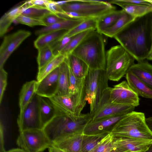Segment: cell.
Returning a JSON list of instances; mask_svg holds the SVG:
<instances>
[{
    "instance_id": "cell-1",
    "label": "cell",
    "mask_w": 152,
    "mask_h": 152,
    "mask_svg": "<svg viewBox=\"0 0 152 152\" xmlns=\"http://www.w3.org/2000/svg\"><path fill=\"white\" fill-rule=\"evenodd\" d=\"M114 38L138 62L146 59L152 39V12L135 18Z\"/></svg>"
},
{
    "instance_id": "cell-2",
    "label": "cell",
    "mask_w": 152,
    "mask_h": 152,
    "mask_svg": "<svg viewBox=\"0 0 152 152\" xmlns=\"http://www.w3.org/2000/svg\"><path fill=\"white\" fill-rule=\"evenodd\" d=\"M91 120L89 113L83 114L77 120L57 114L42 129L53 145L76 135L83 134L85 127Z\"/></svg>"
},
{
    "instance_id": "cell-3",
    "label": "cell",
    "mask_w": 152,
    "mask_h": 152,
    "mask_svg": "<svg viewBox=\"0 0 152 152\" xmlns=\"http://www.w3.org/2000/svg\"><path fill=\"white\" fill-rule=\"evenodd\" d=\"M83 60L89 69L105 70L106 53L102 34L92 31L71 53Z\"/></svg>"
},
{
    "instance_id": "cell-4",
    "label": "cell",
    "mask_w": 152,
    "mask_h": 152,
    "mask_svg": "<svg viewBox=\"0 0 152 152\" xmlns=\"http://www.w3.org/2000/svg\"><path fill=\"white\" fill-rule=\"evenodd\" d=\"M144 113L133 111L126 115L111 132L114 137L152 140V133L146 123Z\"/></svg>"
},
{
    "instance_id": "cell-5",
    "label": "cell",
    "mask_w": 152,
    "mask_h": 152,
    "mask_svg": "<svg viewBox=\"0 0 152 152\" xmlns=\"http://www.w3.org/2000/svg\"><path fill=\"white\" fill-rule=\"evenodd\" d=\"M61 7L64 12H73L72 17L75 19H97L116 10L108 1L99 0H69Z\"/></svg>"
},
{
    "instance_id": "cell-6",
    "label": "cell",
    "mask_w": 152,
    "mask_h": 152,
    "mask_svg": "<svg viewBox=\"0 0 152 152\" xmlns=\"http://www.w3.org/2000/svg\"><path fill=\"white\" fill-rule=\"evenodd\" d=\"M134 60L120 45L110 48L106 53L105 71L109 80L119 81L134 64Z\"/></svg>"
},
{
    "instance_id": "cell-7",
    "label": "cell",
    "mask_w": 152,
    "mask_h": 152,
    "mask_svg": "<svg viewBox=\"0 0 152 152\" xmlns=\"http://www.w3.org/2000/svg\"><path fill=\"white\" fill-rule=\"evenodd\" d=\"M105 70L89 69L85 78L86 100L90 105V114L95 111L103 94L109 87Z\"/></svg>"
},
{
    "instance_id": "cell-8",
    "label": "cell",
    "mask_w": 152,
    "mask_h": 152,
    "mask_svg": "<svg viewBox=\"0 0 152 152\" xmlns=\"http://www.w3.org/2000/svg\"><path fill=\"white\" fill-rule=\"evenodd\" d=\"M16 143L26 152H41L52 145L42 129H30L20 132Z\"/></svg>"
},
{
    "instance_id": "cell-9",
    "label": "cell",
    "mask_w": 152,
    "mask_h": 152,
    "mask_svg": "<svg viewBox=\"0 0 152 152\" xmlns=\"http://www.w3.org/2000/svg\"><path fill=\"white\" fill-rule=\"evenodd\" d=\"M50 99L57 110V114L65 115L74 120L79 119L85 107L86 100L70 94L59 96H54Z\"/></svg>"
},
{
    "instance_id": "cell-10",
    "label": "cell",
    "mask_w": 152,
    "mask_h": 152,
    "mask_svg": "<svg viewBox=\"0 0 152 152\" xmlns=\"http://www.w3.org/2000/svg\"><path fill=\"white\" fill-rule=\"evenodd\" d=\"M17 122L20 132L28 129H42L39 113V96L36 93L20 112Z\"/></svg>"
},
{
    "instance_id": "cell-11",
    "label": "cell",
    "mask_w": 152,
    "mask_h": 152,
    "mask_svg": "<svg viewBox=\"0 0 152 152\" xmlns=\"http://www.w3.org/2000/svg\"><path fill=\"white\" fill-rule=\"evenodd\" d=\"M110 87L104 92L99 105L91 115V121H94L113 115L127 114L134 111V106L112 102L109 99Z\"/></svg>"
},
{
    "instance_id": "cell-12",
    "label": "cell",
    "mask_w": 152,
    "mask_h": 152,
    "mask_svg": "<svg viewBox=\"0 0 152 152\" xmlns=\"http://www.w3.org/2000/svg\"><path fill=\"white\" fill-rule=\"evenodd\" d=\"M109 97L112 102L135 107L139 105V96L132 90L126 81L110 88Z\"/></svg>"
},
{
    "instance_id": "cell-13",
    "label": "cell",
    "mask_w": 152,
    "mask_h": 152,
    "mask_svg": "<svg viewBox=\"0 0 152 152\" xmlns=\"http://www.w3.org/2000/svg\"><path fill=\"white\" fill-rule=\"evenodd\" d=\"M31 34L28 31L20 30L4 37L0 47V68L3 67L11 54Z\"/></svg>"
},
{
    "instance_id": "cell-14",
    "label": "cell",
    "mask_w": 152,
    "mask_h": 152,
    "mask_svg": "<svg viewBox=\"0 0 152 152\" xmlns=\"http://www.w3.org/2000/svg\"><path fill=\"white\" fill-rule=\"evenodd\" d=\"M113 148L111 152H145L152 140L125 137H114Z\"/></svg>"
},
{
    "instance_id": "cell-15",
    "label": "cell",
    "mask_w": 152,
    "mask_h": 152,
    "mask_svg": "<svg viewBox=\"0 0 152 152\" xmlns=\"http://www.w3.org/2000/svg\"><path fill=\"white\" fill-rule=\"evenodd\" d=\"M127 114H117L96 121H91L85 127L83 134L95 135L111 133L117 124Z\"/></svg>"
},
{
    "instance_id": "cell-16",
    "label": "cell",
    "mask_w": 152,
    "mask_h": 152,
    "mask_svg": "<svg viewBox=\"0 0 152 152\" xmlns=\"http://www.w3.org/2000/svg\"><path fill=\"white\" fill-rule=\"evenodd\" d=\"M59 67L37 83L35 93L41 96L51 98L56 93L58 86Z\"/></svg>"
},
{
    "instance_id": "cell-17",
    "label": "cell",
    "mask_w": 152,
    "mask_h": 152,
    "mask_svg": "<svg viewBox=\"0 0 152 152\" xmlns=\"http://www.w3.org/2000/svg\"><path fill=\"white\" fill-rule=\"evenodd\" d=\"M131 72L152 89V65L146 61L134 63L129 68Z\"/></svg>"
},
{
    "instance_id": "cell-18",
    "label": "cell",
    "mask_w": 152,
    "mask_h": 152,
    "mask_svg": "<svg viewBox=\"0 0 152 152\" xmlns=\"http://www.w3.org/2000/svg\"><path fill=\"white\" fill-rule=\"evenodd\" d=\"M38 96L39 113L43 128L56 115L57 110L50 98Z\"/></svg>"
},
{
    "instance_id": "cell-19",
    "label": "cell",
    "mask_w": 152,
    "mask_h": 152,
    "mask_svg": "<svg viewBox=\"0 0 152 152\" xmlns=\"http://www.w3.org/2000/svg\"><path fill=\"white\" fill-rule=\"evenodd\" d=\"M126 81L132 90L138 96L152 99V89L131 72L126 75Z\"/></svg>"
},
{
    "instance_id": "cell-20",
    "label": "cell",
    "mask_w": 152,
    "mask_h": 152,
    "mask_svg": "<svg viewBox=\"0 0 152 152\" xmlns=\"http://www.w3.org/2000/svg\"><path fill=\"white\" fill-rule=\"evenodd\" d=\"M59 68L58 88L55 96L67 95L69 94V69L66 57Z\"/></svg>"
},
{
    "instance_id": "cell-21",
    "label": "cell",
    "mask_w": 152,
    "mask_h": 152,
    "mask_svg": "<svg viewBox=\"0 0 152 152\" xmlns=\"http://www.w3.org/2000/svg\"><path fill=\"white\" fill-rule=\"evenodd\" d=\"M69 67L77 78H85L89 71L88 65L81 59L72 53L66 56Z\"/></svg>"
},
{
    "instance_id": "cell-22",
    "label": "cell",
    "mask_w": 152,
    "mask_h": 152,
    "mask_svg": "<svg viewBox=\"0 0 152 152\" xmlns=\"http://www.w3.org/2000/svg\"><path fill=\"white\" fill-rule=\"evenodd\" d=\"M85 19H64L50 26H44L37 30L35 34L39 35L45 33L61 30L69 31L80 24Z\"/></svg>"
},
{
    "instance_id": "cell-23",
    "label": "cell",
    "mask_w": 152,
    "mask_h": 152,
    "mask_svg": "<svg viewBox=\"0 0 152 152\" xmlns=\"http://www.w3.org/2000/svg\"><path fill=\"white\" fill-rule=\"evenodd\" d=\"M124 11L116 10L97 19L96 30L102 34L108 28L112 26L122 15Z\"/></svg>"
},
{
    "instance_id": "cell-24",
    "label": "cell",
    "mask_w": 152,
    "mask_h": 152,
    "mask_svg": "<svg viewBox=\"0 0 152 152\" xmlns=\"http://www.w3.org/2000/svg\"><path fill=\"white\" fill-rule=\"evenodd\" d=\"M68 31L61 30L51 31L39 35L34 42L35 47L37 50L50 46L64 36Z\"/></svg>"
},
{
    "instance_id": "cell-25",
    "label": "cell",
    "mask_w": 152,
    "mask_h": 152,
    "mask_svg": "<svg viewBox=\"0 0 152 152\" xmlns=\"http://www.w3.org/2000/svg\"><path fill=\"white\" fill-rule=\"evenodd\" d=\"M83 134H78L52 145L66 152H82Z\"/></svg>"
},
{
    "instance_id": "cell-26",
    "label": "cell",
    "mask_w": 152,
    "mask_h": 152,
    "mask_svg": "<svg viewBox=\"0 0 152 152\" xmlns=\"http://www.w3.org/2000/svg\"><path fill=\"white\" fill-rule=\"evenodd\" d=\"M37 80L26 83L22 86L19 94V105L20 112L22 111L35 93Z\"/></svg>"
},
{
    "instance_id": "cell-27",
    "label": "cell",
    "mask_w": 152,
    "mask_h": 152,
    "mask_svg": "<svg viewBox=\"0 0 152 152\" xmlns=\"http://www.w3.org/2000/svg\"><path fill=\"white\" fill-rule=\"evenodd\" d=\"M135 19L124 11L121 16L115 23L105 31L102 34L110 37L114 38L126 26Z\"/></svg>"
},
{
    "instance_id": "cell-28",
    "label": "cell",
    "mask_w": 152,
    "mask_h": 152,
    "mask_svg": "<svg viewBox=\"0 0 152 152\" xmlns=\"http://www.w3.org/2000/svg\"><path fill=\"white\" fill-rule=\"evenodd\" d=\"M66 56L60 54L55 57L41 69H38L37 81H41L45 76L59 67L64 61Z\"/></svg>"
},
{
    "instance_id": "cell-29",
    "label": "cell",
    "mask_w": 152,
    "mask_h": 152,
    "mask_svg": "<svg viewBox=\"0 0 152 152\" xmlns=\"http://www.w3.org/2000/svg\"><path fill=\"white\" fill-rule=\"evenodd\" d=\"M122 10L133 17L136 18L152 12V5L134 4L121 7Z\"/></svg>"
},
{
    "instance_id": "cell-30",
    "label": "cell",
    "mask_w": 152,
    "mask_h": 152,
    "mask_svg": "<svg viewBox=\"0 0 152 152\" xmlns=\"http://www.w3.org/2000/svg\"><path fill=\"white\" fill-rule=\"evenodd\" d=\"M108 134L104 133L95 135L83 134L81 148L82 152L92 151Z\"/></svg>"
},
{
    "instance_id": "cell-31",
    "label": "cell",
    "mask_w": 152,
    "mask_h": 152,
    "mask_svg": "<svg viewBox=\"0 0 152 152\" xmlns=\"http://www.w3.org/2000/svg\"><path fill=\"white\" fill-rule=\"evenodd\" d=\"M97 19L88 18L85 19L78 25L68 31L66 36L73 37L80 33L89 30H96Z\"/></svg>"
},
{
    "instance_id": "cell-32",
    "label": "cell",
    "mask_w": 152,
    "mask_h": 152,
    "mask_svg": "<svg viewBox=\"0 0 152 152\" xmlns=\"http://www.w3.org/2000/svg\"><path fill=\"white\" fill-rule=\"evenodd\" d=\"M52 13L46 8L27 7L24 3L22 4L21 14L23 15L41 19L46 15Z\"/></svg>"
},
{
    "instance_id": "cell-33",
    "label": "cell",
    "mask_w": 152,
    "mask_h": 152,
    "mask_svg": "<svg viewBox=\"0 0 152 152\" xmlns=\"http://www.w3.org/2000/svg\"><path fill=\"white\" fill-rule=\"evenodd\" d=\"M89 30L75 36L60 54L65 56L71 53L84 39L92 31Z\"/></svg>"
},
{
    "instance_id": "cell-34",
    "label": "cell",
    "mask_w": 152,
    "mask_h": 152,
    "mask_svg": "<svg viewBox=\"0 0 152 152\" xmlns=\"http://www.w3.org/2000/svg\"><path fill=\"white\" fill-rule=\"evenodd\" d=\"M38 50L37 61L39 69L43 67L55 56L50 46L44 47Z\"/></svg>"
},
{
    "instance_id": "cell-35",
    "label": "cell",
    "mask_w": 152,
    "mask_h": 152,
    "mask_svg": "<svg viewBox=\"0 0 152 152\" xmlns=\"http://www.w3.org/2000/svg\"><path fill=\"white\" fill-rule=\"evenodd\" d=\"M113 137L111 133L108 134L100 141L92 152H111L113 150Z\"/></svg>"
},
{
    "instance_id": "cell-36",
    "label": "cell",
    "mask_w": 152,
    "mask_h": 152,
    "mask_svg": "<svg viewBox=\"0 0 152 152\" xmlns=\"http://www.w3.org/2000/svg\"><path fill=\"white\" fill-rule=\"evenodd\" d=\"M74 36L70 37L65 35L50 45L54 55L56 56L60 54L62 50L67 45Z\"/></svg>"
},
{
    "instance_id": "cell-37",
    "label": "cell",
    "mask_w": 152,
    "mask_h": 152,
    "mask_svg": "<svg viewBox=\"0 0 152 152\" xmlns=\"http://www.w3.org/2000/svg\"><path fill=\"white\" fill-rule=\"evenodd\" d=\"M15 20L18 23L29 26H46V25L41 19L23 15L21 14L18 16Z\"/></svg>"
},
{
    "instance_id": "cell-38",
    "label": "cell",
    "mask_w": 152,
    "mask_h": 152,
    "mask_svg": "<svg viewBox=\"0 0 152 152\" xmlns=\"http://www.w3.org/2000/svg\"><path fill=\"white\" fill-rule=\"evenodd\" d=\"M15 20L7 12L1 18L0 20V36L1 37L4 35L12 23Z\"/></svg>"
},
{
    "instance_id": "cell-39",
    "label": "cell",
    "mask_w": 152,
    "mask_h": 152,
    "mask_svg": "<svg viewBox=\"0 0 152 152\" xmlns=\"http://www.w3.org/2000/svg\"><path fill=\"white\" fill-rule=\"evenodd\" d=\"M110 4H115L121 7L124 5L134 4H146L151 5V4L146 0H111L108 1Z\"/></svg>"
},
{
    "instance_id": "cell-40",
    "label": "cell",
    "mask_w": 152,
    "mask_h": 152,
    "mask_svg": "<svg viewBox=\"0 0 152 152\" xmlns=\"http://www.w3.org/2000/svg\"><path fill=\"white\" fill-rule=\"evenodd\" d=\"M7 72L3 67L0 68V103L1 104L7 83Z\"/></svg>"
},
{
    "instance_id": "cell-41",
    "label": "cell",
    "mask_w": 152,
    "mask_h": 152,
    "mask_svg": "<svg viewBox=\"0 0 152 152\" xmlns=\"http://www.w3.org/2000/svg\"><path fill=\"white\" fill-rule=\"evenodd\" d=\"M46 25V26L52 25L64 19L57 15L52 13L48 14L41 19Z\"/></svg>"
},
{
    "instance_id": "cell-42",
    "label": "cell",
    "mask_w": 152,
    "mask_h": 152,
    "mask_svg": "<svg viewBox=\"0 0 152 152\" xmlns=\"http://www.w3.org/2000/svg\"><path fill=\"white\" fill-rule=\"evenodd\" d=\"M45 3L47 9L52 13L57 14L64 12L61 7L58 5L55 1L45 0Z\"/></svg>"
},
{
    "instance_id": "cell-43",
    "label": "cell",
    "mask_w": 152,
    "mask_h": 152,
    "mask_svg": "<svg viewBox=\"0 0 152 152\" xmlns=\"http://www.w3.org/2000/svg\"><path fill=\"white\" fill-rule=\"evenodd\" d=\"M27 7L35 6L44 8H46L45 0H32L27 1L24 2Z\"/></svg>"
},
{
    "instance_id": "cell-44",
    "label": "cell",
    "mask_w": 152,
    "mask_h": 152,
    "mask_svg": "<svg viewBox=\"0 0 152 152\" xmlns=\"http://www.w3.org/2000/svg\"><path fill=\"white\" fill-rule=\"evenodd\" d=\"M3 129L2 125L0 124V137H1V149L0 152H5L6 151L4 149L3 140Z\"/></svg>"
},
{
    "instance_id": "cell-45",
    "label": "cell",
    "mask_w": 152,
    "mask_h": 152,
    "mask_svg": "<svg viewBox=\"0 0 152 152\" xmlns=\"http://www.w3.org/2000/svg\"><path fill=\"white\" fill-rule=\"evenodd\" d=\"M145 121L148 129L152 133V117L146 118Z\"/></svg>"
},
{
    "instance_id": "cell-46",
    "label": "cell",
    "mask_w": 152,
    "mask_h": 152,
    "mask_svg": "<svg viewBox=\"0 0 152 152\" xmlns=\"http://www.w3.org/2000/svg\"><path fill=\"white\" fill-rule=\"evenodd\" d=\"M48 149L49 152H66L52 145Z\"/></svg>"
},
{
    "instance_id": "cell-47",
    "label": "cell",
    "mask_w": 152,
    "mask_h": 152,
    "mask_svg": "<svg viewBox=\"0 0 152 152\" xmlns=\"http://www.w3.org/2000/svg\"><path fill=\"white\" fill-rule=\"evenodd\" d=\"M5 152H26L24 150L21 148H14L9 150Z\"/></svg>"
},
{
    "instance_id": "cell-48",
    "label": "cell",
    "mask_w": 152,
    "mask_h": 152,
    "mask_svg": "<svg viewBox=\"0 0 152 152\" xmlns=\"http://www.w3.org/2000/svg\"><path fill=\"white\" fill-rule=\"evenodd\" d=\"M146 59L152 61V39L150 50L147 57Z\"/></svg>"
},
{
    "instance_id": "cell-49",
    "label": "cell",
    "mask_w": 152,
    "mask_h": 152,
    "mask_svg": "<svg viewBox=\"0 0 152 152\" xmlns=\"http://www.w3.org/2000/svg\"><path fill=\"white\" fill-rule=\"evenodd\" d=\"M68 1L69 0H67L59 1H55V2L58 5L61 7L67 3L68 2Z\"/></svg>"
},
{
    "instance_id": "cell-50",
    "label": "cell",
    "mask_w": 152,
    "mask_h": 152,
    "mask_svg": "<svg viewBox=\"0 0 152 152\" xmlns=\"http://www.w3.org/2000/svg\"><path fill=\"white\" fill-rule=\"evenodd\" d=\"M145 152H152V143Z\"/></svg>"
},
{
    "instance_id": "cell-51",
    "label": "cell",
    "mask_w": 152,
    "mask_h": 152,
    "mask_svg": "<svg viewBox=\"0 0 152 152\" xmlns=\"http://www.w3.org/2000/svg\"><path fill=\"white\" fill-rule=\"evenodd\" d=\"M150 2L152 5V0H146Z\"/></svg>"
},
{
    "instance_id": "cell-52",
    "label": "cell",
    "mask_w": 152,
    "mask_h": 152,
    "mask_svg": "<svg viewBox=\"0 0 152 152\" xmlns=\"http://www.w3.org/2000/svg\"><path fill=\"white\" fill-rule=\"evenodd\" d=\"M92 152V151H91V152Z\"/></svg>"
}]
</instances>
